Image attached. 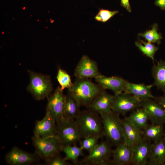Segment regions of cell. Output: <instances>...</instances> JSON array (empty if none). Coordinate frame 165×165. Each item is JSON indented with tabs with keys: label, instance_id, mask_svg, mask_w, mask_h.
I'll list each match as a JSON object with an SVG mask.
<instances>
[{
	"label": "cell",
	"instance_id": "obj_25",
	"mask_svg": "<svg viewBox=\"0 0 165 165\" xmlns=\"http://www.w3.org/2000/svg\"><path fill=\"white\" fill-rule=\"evenodd\" d=\"M83 150L76 145L63 146L62 151L65 154L64 159L72 162L73 164L78 163V158L80 156H84Z\"/></svg>",
	"mask_w": 165,
	"mask_h": 165
},
{
	"label": "cell",
	"instance_id": "obj_11",
	"mask_svg": "<svg viewBox=\"0 0 165 165\" xmlns=\"http://www.w3.org/2000/svg\"><path fill=\"white\" fill-rule=\"evenodd\" d=\"M40 158L35 153H30L16 147L8 152L5 157L6 163L11 165H28L36 163Z\"/></svg>",
	"mask_w": 165,
	"mask_h": 165
},
{
	"label": "cell",
	"instance_id": "obj_30",
	"mask_svg": "<svg viewBox=\"0 0 165 165\" xmlns=\"http://www.w3.org/2000/svg\"><path fill=\"white\" fill-rule=\"evenodd\" d=\"M100 138L96 136H90L83 138L79 141L80 147L83 150L89 152L98 144V141Z\"/></svg>",
	"mask_w": 165,
	"mask_h": 165
},
{
	"label": "cell",
	"instance_id": "obj_3",
	"mask_svg": "<svg viewBox=\"0 0 165 165\" xmlns=\"http://www.w3.org/2000/svg\"><path fill=\"white\" fill-rule=\"evenodd\" d=\"M102 120L104 137L112 145L116 147L124 143L122 120L119 115L112 110L100 114Z\"/></svg>",
	"mask_w": 165,
	"mask_h": 165
},
{
	"label": "cell",
	"instance_id": "obj_32",
	"mask_svg": "<svg viewBox=\"0 0 165 165\" xmlns=\"http://www.w3.org/2000/svg\"><path fill=\"white\" fill-rule=\"evenodd\" d=\"M153 99L165 110V94L163 96L155 97Z\"/></svg>",
	"mask_w": 165,
	"mask_h": 165
},
{
	"label": "cell",
	"instance_id": "obj_31",
	"mask_svg": "<svg viewBox=\"0 0 165 165\" xmlns=\"http://www.w3.org/2000/svg\"><path fill=\"white\" fill-rule=\"evenodd\" d=\"M47 165H69L70 163L64 158H63L60 154L55 156L45 161Z\"/></svg>",
	"mask_w": 165,
	"mask_h": 165
},
{
	"label": "cell",
	"instance_id": "obj_12",
	"mask_svg": "<svg viewBox=\"0 0 165 165\" xmlns=\"http://www.w3.org/2000/svg\"><path fill=\"white\" fill-rule=\"evenodd\" d=\"M141 107L147 110L151 123L165 124V110L153 99L141 102Z\"/></svg>",
	"mask_w": 165,
	"mask_h": 165
},
{
	"label": "cell",
	"instance_id": "obj_24",
	"mask_svg": "<svg viewBox=\"0 0 165 165\" xmlns=\"http://www.w3.org/2000/svg\"><path fill=\"white\" fill-rule=\"evenodd\" d=\"M80 106L76 100L70 94L66 96L64 111V118L75 120L80 112Z\"/></svg>",
	"mask_w": 165,
	"mask_h": 165
},
{
	"label": "cell",
	"instance_id": "obj_16",
	"mask_svg": "<svg viewBox=\"0 0 165 165\" xmlns=\"http://www.w3.org/2000/svg\"><path fill=\"white\" fill-rule=\"evenodd\" d=\"M124 143L132 148L142 138V130L134 125L125 117L122 119Z\"/></svg>",
	"mask_w": 165,
	"mask_h": 165
},
{
	"label": "cell",
	"instance_id": "obj_1",
	"mask_svg": "<svg viewBox=\"0 0 165 165\" xmlns=\"http://www.w3.org/2000/svg\"><path fill=\"white\" fill-rule=\"evenodd\" d=\"M104 90L89 79L76 78L72 87L68 89V94L80 106L90 108L94 100Z\"/></svg>",
	"mask_w": 165,
	"mask_h": 165
},
{
	"label": "cell",
	"instance_id": "obj_17",
	"mask_svg": "<svg viewBox=\"0 0 165 165\" xmlns=\"http://www.w3.org/2000/svg\"><path fill=\"white\" fill-rule=\"evenodd\" d=\"M152 84L146 85L144 83L135 84L127 80L125 83V91L135 97L141 102L149 99L154 98L152 94L151 89Z\"/></svg>",
	"mask_w": 165,
	"mask_h": 165
},
{
	"label": "cell",
	"instance_id": "obj_4",
	"mask_svg": "<svg viewBox=\"0 0 165 165\" xmlns=\"http://www.w3.org/2000/svg\"><path fill=\"white\" fill-rule=\"evenodd\" d=\"M32 140L35 153L45 161L62 151L63 146L56 136L42 138L34 135Z\"/></svg>",
	"mask_w": 165,
	"mask_h": 165
},
{
	"label": "cell",
	"instance_id": "obj_5",
	"mask_svg": "<svg viewBox=\"0 0 165 165\" xmlns=\"http://www.w3.org/2000/svg\"><path fill=\"white\" fill-rule=\"evenodd\" d=\"M112 146L107 140L98 143L78 163L82 165H112L110 158L113 151Z\"/></svg>",
	"mask_w": 165,
	"mask_h": 165
},
{
	"label": "cell",
	"instance_id": "obj_21",
	"mask_svg": "<svg viewBox=\"0 0 165 165\" xmlns=\"http://www.w3.org/2000/svg\"><path fill=\"white\" fill-rule=\"evenodd\" d=\"M151 72L154 79L153 86H156L165 94V61L160 60L156 64H154Z\"/></svg>",
	"mask_w": 165,
	"mask_h": 165
},
{
	"label": "cell",
	"instance_id": "obj_7",
	"mask_svg": "<svg viewBox=\"0 0 165 165\" xmlns=\"http://www.w3.org/2000/svg\"><path fill=\"white\" fill-rule=\"evenodd\" d=\"M29 73L30 82L27 88L28 91L37 100L48 97L53 89L50 76L31 71Z\"/></svg>",
	"mask_w": 165,
	"mask_h": 165
},
{
	"label": "cell",
	"instance_id": "obj_9",
	"mask_svg": "<svg viewBox=\"0 0 165 165\" xmlns=\"http://www.w3.org/2000/svg\"><path fill=\"white\" fill-rule=\"evenodd\" d=\"M60 86H58L49 98L46 107V114L51 116L56 123L64 118L66 96Z\"/></svg>",
	"mask_w": 165,
	"mask_h": 165
},
{
	"label": "cell",
	"instance_id": "obj_33",
	"mask_svg": "<svg viewBox=\"0 0 165 165\" xmlns=\"http://www.w3.org/2000/svg\"><path fill=\"white\" fill-rule=\"evenodd\" d=\"M121 6L124 7L130 13L131 12V7L129 2V0H120Z\"/></svg>",
	"mask_w": 165,
	"mask_h": 165
},
{
	"label": "cell",
	"instance_id": "obj_28",
	"mask_svg": "<svg viewBox=\"0 0 165 165\" xmlns=\"http://www.w3.org/2000/svg\"><path fill=\"white\" fill-rule=\"evenodd\" d=\"M56 78L62 90L65 88L69 89L73 85V83L71 81L70 75L66 72L61 68L58 69Z\"/></svg>",
	"mask_w": 165,
	"mask_h": 165
},
{
	"label": "cell",
	"instance_id": "obj_20",
	"mask_svg": "<svg viewBox=\"0 0 165 165\" xmlns=\"http://www.w3.org/2000/svg\"><path fill=\"white\" fill-rule=\"evenodd\" d=\"M113 97L114 95L104 90L94 100L89 109L99 115L108 112L112 110Z\"/></svg>",
	"mask_w": 165,
	"mask_h": 165
},
{
	"label": "cell",
	"instance_id": "obj_6",
	"mask_svg": "<svg viewBox=\"0 0 165 165\" xmlns=\"http://www.w3.org/2000/svg\"><path fill=\"white\" fill-rule=\"evenodd\" d=\"M57 123L56 136L63 146L76 145L82 138L75 120L64 118Z\"/></svg>",
	"mask_w": 165,
	"mask_h": 165
},
{
	"label": "cell",
	"instance_id": "obj_23",
	"mask_svg": "<svg viewBox=\"0 0 165 165\" xmlns=\"http://www.w3.org/2000/svg\"><path fill=\"white\" fill-rule=\"evenodd\" d=\"M164 131L163 125L151 123L148 124L143 130V137L154 142L163 137Z\"/></svg>",
	"mask_w": 165,
	"mask_h": 165
},
{
	"label": "cell",
	"instance_id": "obj_18",
	"mask_svg": "<svg viewBox=\"0 0 165 165\" xmlns=\"http://www.w3.org/2000/svg\"><path fill=\"white\" fill-rule=\"evenodd\" d=\"M112 165L131 164L132 148L125 143H121L113 150Z\"/></svg>",
	"mask_w": 165,
	"mask_h": 165
},
{
	"label": "cell",
	"instance_id": "obj_34",
	"mask_svg": "<svg viewBox=\"0 0 165 165\" xmlns=\"http://www.w3.org/2000/svg\"><path fill=\"white\" fill-rule=\"evenodd\" d=\"M154 4L161 9L165 10V0H156Z\"/></svg>",
	"mask_w": 165,
	"mask_h": 165
},
{
	"label": "cell",
	"instance_id": "obj_26",
	"mask_svg": "<svg viewBox=\"0 0 165 165\" xmlns=\"http://www.w3.org/2000/svg\"><path fill=\"white\" fill-rule=\"evenodd\" d=\"M135 45L144 55L150 58L153 61L154 60V56L159 49L158 47L152 43L145 42L140 39L139 41L135 42Z\"/></svg>",
	"mask_w": 165,
	"mask_h": 165
},
{
	"label": "cell",
	"instance_id": "obj_22",
	"mask_svg": "<svg viewBox=\"0 0 165 165\" xmlns=\"http://www.w3.org/2000/svg\"><path fill=\"white\" fill-rule=\"evenodd\" d=\"M127 118L136 127L142 130L148 124L149 120L148 112L142 107L132 112Z\"/></svg>",
	"mask_w": 165,
	"mask_h": 165
},
{
	"label": "cell",
	"instance_id": "obj_27",
	"mask_svg": "<svg viewBox=\"0 0 165 165\" xmlns=\"http://www.w3.org/2000/svg\"><path fill=\"white\" fill-rule=\"evenodd\" d=\"M158 25L155 23L153 24L150 30H146L142 33H139L138 35L144 38L147 42L152 43H157L158 45L161 43V40L163 39L161 34L159 33Z\"/></svg>",
	"mask_w": 165,
	"mask_h": 165
},
{
	"label": "cell",
	"instance_id": "obj_35",
	"mask_svg": "<svg viewBox=\"0 0 165 165\" xmlns=\"http://www.w3.org/2000/svg\"><path fill=\"white\" fill-rule=\"evenodd\" d=\"M163 137L165 139V131H164Z\"/></svg>",
	"mask_w": 165,
	"mask_h": 165
},
{
	"label": "cell",
	"instance_id": "obj_14",
	"mask_svg": "<svg viewBox=\"0 0 165 165\" xmlns=\"http://www.w3.org/2000/svg\"><path fill=\"white\" fill-rule=\"evenodd\" d=\"M95 79L102 88L112 90L114 95L118 94L125 91L126 80L119 76L107 77L101 75Z\"/></svg>",
	"mask_w": 165,
	"mask_h": 165
},
{
	"label": "cell",
	"instance_id": "obj_29",
	"mask_svg": "<svg viewBox=\"0 0 165 165\" xmlns=\"http://www.w3.org/2000/svg\"><path fill=\"white\" fill-rule=\"evenodd\" d=\"M118 13V11H110L102 8L99 9L94 19L97 21L105 23Z\"/></svg>",
	"mask_w": 165,
	"mask_h": 165
},
{
	"label": "cell",
	"instance_id": "obj_13",
	"mask_svg": "<svg viewBox=\"0 0 165 165\" xmlns=\"http://www.w3.org/2000/svg\"><path fill=\"white\" fill-rule=\"evenodd\" d=\"M152 144L151 142L142 137L138 143L132 147L131 164L147 165Z\"/></svg>",
	"mask_w": 165,
	"mask_h": 165
},
{
	"label": "cell",
	"instance_id": "obj_15",
	"mask_svg": "<svg viewBox=\"0 0 165 165\" xmlns=\"http://www.w3.org/2000/svg\"><path fill=\"white\" fill-rule=\"evenodd\" d=\"M34 134V135L42 138L56 136V122L51 116L46 114L42 119L36 123Z\"/></svg>",
	"mask_w": 165,
	"mask_h": 165
},
{
	"label": "cell",
	"instance_id": "obj_2",
	"mask_svg": "<svg viewBox=\"0 0 165 165\" xmlns=\"http://www.w3.org/2000/svg\"><path fill=\"white\" fill-rule=\"evenodd\" d=\"M90 109L81 111L75 119L82 138L90 136L104 137L101 118Z\"/></svg>",
	"mask_w": 165,
	"mask_h": 165
},
{
	"label": "cell",
	"instance_id": "obj_8",
	"mask_svg": "<svg viewBox=\"0 0 165 165\" xmlns=\"http://www.w3.org/2000/svg\"><path fill=\"white\" fill-rule=\"evenodd\" d=\"M141 102L132 95L123 92L114 95L111 110L119 115H125L141 107Z\"/></svg>",
	"mask_w": 165,
	"mask_h": 165
},
{
	"label": "cell",
	"instance_id": "obj_10",
	"mask_svg": "<svg viewBox=\"0 0 165 165\" xmlns=\"http://www.w3.org/2000/svg\"><path fill=\"white\" fill-rule=\"evenodd\" d=\"M74 75L76 78L89 79L100 76L97 62L87 55L82 57L75 69Z\"/></svg>",
	"mask_w": 165,
	"mask_h": 165
},
{
	"label": "cell",
	"instance_id": "obj_19",
	"mask_svg": "<svg viewBox=\"0 0 165 165\" xmlns=\"http://www.w3.org/2000/svg\"><path fill=\"white\" fill-rule=\"evenodd\" d=\"M147 165H165V139L163 137L152 144Z\"/></svg>",
	"mask_w": 165,
	"mask_h": 165
}]
</instances>
